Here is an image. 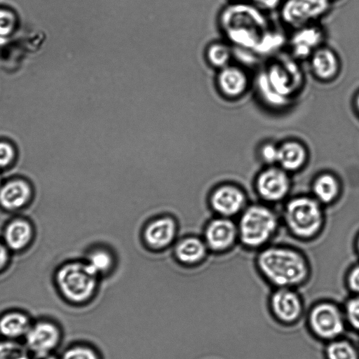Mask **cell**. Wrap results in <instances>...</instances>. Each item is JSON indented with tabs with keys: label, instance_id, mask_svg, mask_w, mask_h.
I'll return each mask as SVG.
<instances>
[{
	"label": "cell",
	"instance_id": "28",
	"mask_svg": "<svg viewBox=\"0 0 359 359\" xmlns=\"http://www.w3.org/2000/svg\"><path fill=\"white\" fill-rule=\"evenodd\" d=\"M346 324L359 331V295L350 298L343 309Z\"/></svg>",
	"mask_w": 359,
	"mask_h": 359
},
{
	"label": "cell",
	"instance_id": "3",
	"mask_svg": "<svg viewBox=\"0 0 359 359\" xmlns=\"http://www.w3.org/2000/svg\"><path fill=\"white\" fill-rule=\"evenodd\" d=\"M303 75L291 60H279L270 64L257 79V90L263 100L271 106L287 105L303 84Z\"/></svg>",
	"mask_w": 359,
	"mask_h": 359
},
{
	"label": "cell",
	"instance_id": "40",
	"mask_svg": "<svg viewBox=\"0 0 359 359\" xmlns=\"http://www.w3.org/2000/svg\"><path fill=\"white\" fill-rule=\"evenodd\" d=\"M236 1H241V0H236Z\"/></svg>",
	"mask_w": 359,
	"mask_h": 359
},
{
	"label": "cell",
	"instance_id": "12",
	"mask_svg": "<svg viewBox=\"0 0 359 359\" xmlns=\"http://www.w3.org/2000/svg\"><path fill=\"white\" fill-rule=\"evenodd\" d=\"M201 236L210 252L226 253L238 241L236 222L231 218L215 215L205 224Z\"/></svg>",
	"mask_w": 359,
	"mask_h": 359
},
{
	"label": "cell",
	"instance_id": "7",
	"mask_svg": "<svg viewBox=\"0 0 359 359\" xmlns=\"http://www.w3.org/2000/svg\"><path fill=\"white\" fill-rule=\"evenodd\" d=\"M307 321L311 332L317 338L327 342L339 338L346 325L343 310L336 304L327 301L313 306Z\"/></svg>",
	"mask_w": 359,
	"mask_h": 359
},
{
	"label": "cell",
	"instance_id": "20",
	"mask_svg": "<svg viewBox=\"0 0 359 359\" xmlns=\"http://www.w3.org/2000/svg\"><path fill=\"white\" fill-rule=\"evenodd\" d=\"M81 259L99 277L112 273L117 264L116 255L113 249L100 243L89 245Z\"/></svg>",
	"mask_w": 359,
	"mask_h": 359
},
{
	"label": "cell",
	"instance_id": "2",
	"mask_svg": "<svg viewBox=\"0 0 359 359\" xmlns=\"http://www.w3.org/2000/svg\"><path fill=\"white\" fill-rule=\"evenodd\" d=\"M219 23L231 44L255 53L271 30L267 18L259 8L241 2L226 7Z\"/></svg>",
	"mask_w": 359,
	"mask_h": 359
},
{
	"label": "cell",
	"instance_id": "6",
	"mask_svg": "<svg viewBox=\"0 0 359 359\" xmlns=\"http://www.w3.org/2000/svg\"><path fill=\"white\" fill-rule=\"evenodd\" d=\"M99 278L83 259H75L57 269L55 280L57 290L66 300L82 303L93 295Z\"/></svg>",
	"mask_w": 359,
	"mask_h": 359
},
{
	"label": "cell",
	"instance_id": "8",
	"mask_svg": "<svg viewBox=\"0 0 359 359\" xmlns=\"http://www.w3.org/2000/svg\"><path fill=\"white\" fill-rule=\"evenodd\" d=\"M141 238L151 250L162 251L171 248L179 238L178 222L170 214L156 215L144 223Z\"/></svg>",
	"mask_w": 359,
	"mask_h": 359
},
{
	"label": "cell",
	"instance_id": "15",
	"mask_svg": "<svg viewBox=\"0 0 359 359\" xmlns=\"http://www.w3.org/2000/svg\"><path fill=\"white\" fill-rule=\"evenodd\" d=\"M220 93L226 98L236 100L243 97L250 86V78L240 65L230 64L220 69L217 77Z\"/></svg>",
	"mask_w": 359,
	"mask_h": 359
},
{
	"label": "cell",
	"instance_id": "38",
	"mask_svg": "<svg viewBox=\"0 0 359 359\" xmlns=\"http://www.w3.org/2000/svg\"><path fill=\"white\" fill-rule=\"evenodd\" d=\"M3 184V181H2V176L1 175V172H0V187L1 185Z\"/></svg>",
	"mask_w": 359,
	"mask_h": 359
},
{
	"label": "cell",
	"instance_id": "31",
	"mask_svg": "<svg viewBox=\"0 0 359 359\" xmlns=\"http://www.w3.org/2000/svg\"><path fill=\"white\" fill-rule=\"evenodd\" d=\"M15 154L13 147L6 142H0V170L10 166Z\"/></svg>",
	"mask_w": 359,
	"mask_h": 359
},
{
	"label": "cell",
	"instance_id": "17",
	"mask_svg": "<svg viewBox=\"0 0 359 359\" xmlns=\"http://www.w3.org/2000/svg\"><path fill=\"white\" fill-rule=\"evenodd\" d=\"M176 260L185 266L201 264L210 251L202 236L186 235L180 237L172 247Z\"/></svg>",
	"mask_w": 359,
	"mask_h": 359
},
{
	"label": "cell",
	"instance_id": "26",
	"mask_svg": "<svg viewBox=\"0 0 359 359\" xmlns=\"http://www.w3.org/2000/svg\"><path fill=\"white\" fill-rule=\"evenodd\" d=\"M233 56V49L229 45L223 42L211 44L207 50L209 62L219 69L230 65Z\"/></svg>",
	"mask_w": 359,
	"mask_h": 359
},
{
	"label": "cell",
	"instance_id": "25",
	"mask_svg": "<svg viewBox=\"0 0 359 359\" xmlns=\"http://www.w3.org/2000/svg\"><path fill=\"white\" fill-rule=\"evenodd\" d=\"M325 355L326 359H359L355 346L349 341L340 338L327 342Z\"/></svg>",
	"mask_w": 359,
	"mask_h": 359
},
{
	"label": "cell",
	"instance_id": "14",
	"mask_svg": "<svg viewBox=\"0 0 359 359\" xmlns=\"http://www.w3.org/2000/svg\"><path fill=\"white\" fill-rule=\"evenodd\" d=\"M61 337L57 324L40 320L32 324L25 337V346L32 354L51 353L58 346Z\"/></svg>",
	"mask_w": 359,
	"mask_h": 359
},
{
	"label": "cell",
	"instance_id": "10",
	"mask_svg": "<svg viewBox=\"0 0 359 359\" xmlns=\"http://www.w3.org/2000/svg\"><path fill=\"white\" fill-rule=\"evenodd\" d=\"M330 8L328 0H287L282 6V21L288 27L297 29L314 24Z\"/></svg>",
	"mask_w": 359,
	"mask_h": 359
},
{
	"label": "cell",
	"instance_id": "30",
	"mask_svg": "<svg viewBox=\"0 0 359 359\" xmlns=\"http://www.w3.org/2000/svg\"><path fill=\"white\" fill-rule=\"evenodd\" d=\"M260 159L266 166L277 165L278 144L271 142L262 144L259 149Z\"/></svg>",
	"mask_w": 359,
	"mask_h": 359
},
{
	"label": "cell",
	"instance_id": "33",
	"mask_svg": "<svg viewBox=\"0 0 359 359\" xmlns=\"http://www.w3.org/2000/svg\"><path fill=\"white\" fill-rule=\"evenodd\" d=\"M346 283L349 290L359 295V265L353 267L348 273Z\"/></svg>",
	"mask_w": 359,
	"mask_h": 359
},
{
	"label": "cell",
	"instance_id": "4",
	"mask_svg": "<svg viewBox=\"0 0 359 359\" xmlns=\"http://www.w3.org/2000/svg\"><path fill=\"white\" fill-rule=\"evenodd\" d=\"M280 222L276 211L267 205H248L236 222L238 241L249 249L263 248L276 234Z\"/></svg>",
	"mask_w": 359,
	"mask_h": 359
},
{
	"label": "cell",
	"instance_id": "23",
	"mask_svg": "<svg viewBox=\"0 0 359 359\" xmlns=\"http://www.w3.org/2000/svg\"><path fill=\"white\" fill-rule=\"evenodd\" d=\"M32 324L27 313L17 310L7 311L0 316V336L8 340L25 337Z\"/></svg>",
	"mask_w": 359,
	"mask_h": 359
},
{
	"label": "cell",
	"instance_id": "13",
	"mask_svg": "<svg viewBox=\"0 0 359 359\" xmlns=\"http://www.w3.org/2000/svg\"><path fill=\"white\" fill-rule=\"evenodd\" d=\"M269 305L272 316L283 325L296 323L304 312L303 300L294 288H276L269 297Z\"/></svg>",
	"mask_w": 359,
	"mask_h": 359
},
{
	"label": "cell",
	"instance_id": "39",
	"mask_svg": "<svg viewBox=\"0 0 359 359\" xmlns=\"http://www.w3.org/2000/svg\"><path fill=\"white\" fill-rule=\"evenodd\" d=\"M357 247H358V251H359V238H358V240Z\"/></svg>",
	"mask_w": 359,
	"mask_h": 359
},
{
	"label": "cell",
	"instance_id": "37",
	"mask_svg": "<svg viewBox=\"0 0 359 359\" xmlns=\"http://www.w3.org/2000/svg\"><path fill=\"white\" fill-rule=\"evenodd\" d=\"M353 107L356 114L359 116V90L355 93L354 96Z\"/></svg>",
	"mask_w": 359,
	"mask_h": 359
},
{
	"label": "cell",
	"instance_id": "11",
	"mask_svg": "<svg viewBox=\"0 0 359 359\" xmlns=\"http://www.w3.org/2000/svg\"><path fill=\"white\" fill-rule=\"evenodd\" d=\"M292 187L290 173L277 165L266 166L255 178V188L259 198L267 203H278L289 194Z\"/></svg>",
	"mask_w": 359,
	"mask_h": 359
},
{
	"label": "cell",
	"instance_id": "18",
	"mask_svg": "<svg viewBox=\"0 0 359 359\" xmlns=\"http://www.w3.org/2000/svg\"><path fill=\"white\" fill-rule=\"evenodd\" d=\"M310 70L313 76L321 82H330L339 75L341 62L337 53L325 46H321L309 57Z\"/></svg>",
	"mask_w": 359,
	"mask_h": 359
},
{
	"label": "cell",
	"instance_id": "9",
	"mask_svg": "<svg viewBox=\"0 0 359 359\" xmlns=\"http://www.w3.org/2000/svg\"><path fill=\"white\" fill-rule=\"evenodd\" d=\"M208 203L213 215L231 219L240 215L248 205L243 189L229 182L214 186L209 193Z\"/></svg>",
	"mask_w": 359,
	"mask_h": 359
},
{
	"label": "cell",
	"instance_id": "21",
	"mask_svg": "<svg viewBox=\"0 0 359 359\" xmlns=\"http://www.w3.org/2000/svg\"><path fill=\"white\" fill-rule=\"evenodd\" d=\"M309 157L305 145L296 140H287L278 144L277 165L287 171L294 172L302 168Z\"/></svg>",
	"mask_w": 359,
	"mask_h": 359
},
{
	"label": "cell",
	"instance_id": "22",
	"mask_svg": "<svg viewBox=\"0 0 359 359\" xmlns=\"http://www.w3.org/2000/svg\"><path fill=\"white\" fill-rule=\"evenodd\" d=\"M34 230L31 223L21 218L8 222L3 231V242L10 251L18 252L32 241Z\"/></svg>",
	"mask_w": 359,
	"mask_h": 359
},
{
	"label": "cell",
	"instance_id": "16",
	"mask_svg": "<svg viewBox=\"0 0 359 359\" xmlns=\"http://www.w3.org/2000/svg\"><path fill=\"white\" fill-rule=\"evenodd\" d=\"M325 34L317 25L310 24L295 29L290 39V50L299 60L308 58L314 50L323 46Z\"/></svg>",
	"mask_w": 359,
	"mask_h": 359
},
{
	"label": "cell",
	"instance_id": "1",
	"mask_svg": "<svg viewBox=\"0 0 359 359\" xmlns=\"http://www.w3.org/2000/svg\"><path fill=\"white\" fill-rule=\"evenodd\" d=\"M261 276L276 288H295L304 284L311 275L309 261L298 250L285 245L266 246L256 258Z\"/></svg>",
	"mask_w": 359,
	"mask_h": 359
},
{
	"label": "cell",
	"instance_id": "36",
	"mask_svg": "<svg viewBox=\"0 0 359 359\" xmlns=\"http://www.w3.org/2000/svg\"><path fill=\"white\" fill-rule=\"evenodd\" d=\"M30 359H58L55 355L51 353L46 354H33Z\"/></svg>",
	"mask_w": 359,
	"mask_h": 359
},
{
	"label": "cell",
	"instance_id": "29",
	"mask_svg": "<svg viewBox=\"0 0 359 359\" xmlns=\"http://www.w3.org/2000/svg\"><path fill=\"white\" fill-rule=\"evenodd\" d=\"M60 359H99L95 351L85 346H74L62 353Z\"/></svg>",
	"mask_w": 359,
	"mask_h": 359
},
{
	"label": "cell",
	"instance_id": "27",
	"mask_svg": "<svg viewBox=\"0 0 359 359\" xmlns=\"http://www.w3.org/2000/svg\"><path fill=\"white\" fill-rule=\"evenodd\" d=\"M0 359H30L29 351L25 346L16 340L0 341Z\"/></svg>",
	"mask_w": 359,
	"mask_h": 359
},
{
	"label": "cell",
	"instance_id": "32",
	"mask_svg": "<svg viewBox=\"0 0 359 359\" xmlns=\"http://www.w3.org/2000/svg\"><path fill=\"white\" fill-rule=\"evenodd\" d=\"M13 15L6 11H0V36H4L11 32L14 25Z\"/></svg>",
	"mask_w": 359,
	"mask_h": 359
},
{
	"label": "cell",
	"instance_id": "19",
	"mask_svg": "<svg viewBox=\"0 0 359 359\" xmlns=\"http://www.w3.org/2000/svg\"><path fill=\"white\" fill-rule=\"evenodd\" d=\"M32 196L30 184L22 179L11 180L0 187V206L6 211H16L27 205Z\"/></svg>",
	"mask_w": 359,
	"mask_h": 359
},
{
	"label": "cell",
	"instance_id": "5",
	"mask_svg": "<svg viewBox=\"0 0 359 359\" xmlns=\"http://www.w3.org/2000/svg\"><path fill=\"white\" fill-rule=\"evenodd\" d=\"M282 219L294 236L309 240L315 238L322 231L325 213L323 205L312 196L300 195L286 202Z\"/></svg>",
	"mask_w": 359,
	"mask_h": 359
},
{
	"label": "cell",
	"instance_id": "35",
	"mask_svg": "<svg viewBox=\"0 0 359 359\" xmlns=\"http://www.w3.org/2000/svg\"><path fill=\"white\" fill-rule=\"evenodd\" d=\"M259 8L266 10H273L277 8L281 0H252Z\"/></svg>",
	"mask_w": 359,
	"mask_h": 359
},
{
	"label": "cell",
	"instance_id": "24",
	"mask_svg": "<svg viewBox=\"0 0 359 359\" xmlns=\"http://www.w3.org/2000/svg\"><path fill=\"white\" fill-rule=\"evenodd\" d=\"M312 196L320 204L327 205L335 201L340 194L341 184L331 172L319 174L311 184Z\"/></svg>",
	"mask_w": 359,
	"mask_h": 359
},
{
	"label": "cell",
	"instance_id": "34",
	"mask_svg": "<svg viewBox=\"0 0 359 359\" xmlns=\"http://www.w3.org/2000/svg\"><path fill=\"white\" fill-rule=\"evenodd\" d=\"M10 259V250L3 241H0V271L8 264Z\"/></svg>",
	"mask_w": 359,
	"mask_h": 359
}]
</instances>
